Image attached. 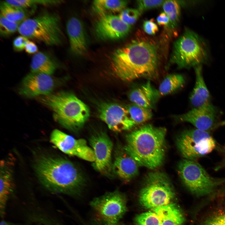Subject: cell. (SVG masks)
Wrapping results in <instances>:
<instances>
[{
	"mask_svg": "<svg viewBox=\"0 0 225 225\" xmlns=\"http://www.w3.org/2000/svg\"><path fill=\"white\" fill-rule=\"evenodd\" d=\"M176 145L184 159L197 161L212 151L216 142L210 132L195 128L182 132L177 138Z\"/></svg>",
	"mask_w": 225,
	"mask_h": 225,
	"instance_id": "obj_9",
	"label": "cell"
},
{
	"mask_svg": "<svg viewBox=\"0 0 225 225\" xmlns=\"http://www.w3.org/2000/svg\"><path fill=\"white\" fill-rule=\"evenodd\" d=\"M162 8L164 12L169 19L168 25L172 28H174L178 25L180 17L179 2L175 0H165L162 4Z\"/></svg>",
	"mask_w": 225,
	"mask_h": 225,
	"instance_id": "obj_28",
	"label": "cell"
},
{
	"mask_svg": "<svg viewBox=\"0 0 225 225\" xmlns=\"http://www.w3.org/2000/svg\"><path fill=\"white\" fill-rule=\"evenodd\" d=\"M50 141L59 150L70 155L74 156L88 161L94 162L93 149L83 139H76L57 129L51 133Z\"/></svg>",
	"mask_w": 225,
	"mask_h": 225,
	"instance_id": "obj_11",
	"label": "cell"
},
{
	"mask_svg": "<svg viewBox=\"0 0 225 225\" xmlns=\"http://www.w3.org/2000/svg\"><path fill=\"white\" fill-rule=\"evenodd\" d=\"M217 112L212 105L207 108H193L177 118L181 121L191 123L196 128L210 132L220 125L217 121Z\"/></svg>",
	"mask_w": 225,
	"mask_h": 225,
	"instance_id": "obj_16",
	"label": "cell"
},
{
	"mask_svg": "<svg viewBox=\"0 0 225 225\" xmlns=\"http://www.w3.org/2000/svg\"><path fill=\"white\" fill-rule=\"evenodd\" d=\"M185 79L179 74H172L167 76L160 83L158 89L159 96L172 93L180 89L184 85Z\"/></svg>",
	"mask_w": 225,
	"mask_h": 225,
	"instance_id": "obj_24",
	"label": "cell"
},
{
	"mask_svg": "<svg viewBox=\"0 0 225 225\" xmlns=\"http://www.w3.org/2000/svg\"><path fill=\"white\" fill-rule=\"evenodd\" d=\"M174 196V188L168 176L155 171L147 175L139 199L143 208L152 210L170 203Z\"/></svg>",
	"mask_w": 225,
	"mask_h": 225,
	"instance_id": "obj_8",
	"label": "cell"
},
{
	"mask_svg": "<svg viewBox=\"0 0 225 225\" xmlns=\"http://www.w3.org/2000/svg\"><path fill=\"white\" fill-rule=\"evenodd\" d=\"M151 210L157 215L161 225H182L184 222V215L175 204L170 203Z\"/></svg>",
	"mask_w": 225,
	"mask_h": 225,
	"instance_id": "obj_22",
	"label": "cell"
},
{
	"mask_svg": "<svg viewBox=\"0 0 225 225\" xmlns=\"http://www.w3.org/2000/svg\"><path fill=\"white\" fill-rule=\"evenodd\" d=\"M99 115L111 130L120 132L129 130L136 124L126 108L117 103H105L100 107Z\"/></svg>",
	"mask_w": 225,
	"mask_h": 225,
	"instance_id": "obj_14",
	"label": "cell"
},
{
	"mask_svg": "<svg viewBox=\"0 0 225 225\" xmlns=\"http://www.w3.org/2000/svg\"><path fill=\"white\" fill-rule=\"evenodd\" d=\"M111 64L115 74L125 81L155 78L158 66L156 46L147 38H138L116 50Z\"/></svg>",
	"mask_w": 225,
	"mask_h": 225,
	"instance_id": "obj_1",
	"label": "cell"
},
{
	"mask_svg": "<svg viewBox=\"0 0 225 225\" xmlns=\"http://www.w3.org/2000/svg\"><path fill=\"white\" fill-rule=\"evenodd\" d=\"M164 0H138L137 9L141 13L144 11L162 5Z\"/></svg>",
	"mask_w": 225,
	"mask_h": 225,
	"instance_id": "obj_32",
	"label": "cell"
},
{
	"mask_svg": "<svg viewBox=\"0 0 225 225\" xmlns=\"http://www.w3.org/2000/svg\"><path fill=\"white\" fill-rule=\"evenodd\" d=\"M26 52L29 54H35L37 53L38 48L35 43L29 41L27 44L25 48Z\"/></svg>",
	"mask_w": 225,
	"mask_h": 225,
	"instance_id": "obj_37",
	"label": "cell"
},
{
	"mask_svg": "<svg viewBox=\"0 0 225 225\" xmlns=\"http://www.w3.org/2000/svg\"><path fill=\"white\" fill-rule=\"evenodd\" d=\"M0 14L8 20L21 23L28 18L29 13L32 12L12 6L5 1L1 2Z\"/></svg>",
	"mask_w": 225,
	"mask_h": 225,
	"instance_id": "obj_26",
	"label": "cell"
},
{
	"mask_svg": "<svg viewBox=\"0 0 225 225\" xmlns=\"http://www.w3.org/2000/svg\"><path fill=\"white\" fill-rule=\"evenodd\" d=\"M203 225H225V212L220 213L212 217Z\"/></svg>",
	"mask_w": 225,
	"mask_h": 225,
	"instance_id": "obj_34",
	"label": "cell"
},
{
	"mask_svg": "<svg viewBox=\"0 0 225 225\" xmlns=\"http://www.w3.org/2000/svg\"><path fill=\"white\" fill-rule=\"evenodd\" d=\"M11 163L10 161L5 160L1 162L0 214L1 218H3L5 215L8 201L14 188Z\"/></svg>",
	"mask_w": 225,
	"mask_h": 225,
	"instance_id": "obj_19",
	"label": "cell"
},
{
	"mask_svg": "<svg viewBox=\"0 0 225 225\" xmlns=\"http://www.w3.org/2000/svg\"><path fill=\"white\" fill-rule=\"evenodd\" d=\"M130 26L123 22L118 16L108 14L101 16L96 22L95 31L103 39H116L124 37L129 32Z\"/></svg>",
	"mask_w": 225,
	"mask_h": 225,
	"instance_id": "obj_15",
	"label": "cell"
},
{
	"mask_svg": "<svg viewBox=\"0 0 225 225\" xmlns=\"http://www.w3.org/2000/svg\"><path fill=\"white\" fill-rule=\"evenodd\" d=\"M39 100L52 110L56 120L70 129L76 130L82 127L90 116L88 106L69 92L52 93L42 96Z\"/></svg>",
	"mask_w": 225,
	"mask_h": 225,
	"instance_id": "obj_4",
	"label": "cell"
},
{
	"mask_svg": "<svg viewBox=\"0 0 225 225\" xmlns=\"http://www.w3.org/2000/svg\"><path fill=\"white\" fill-rule=\"evenodd\" d=\"M18 31L28 39L48 46L59 45L63 39L60 17L54 12H45L26 19L20 24Z\"/></svg>",
	"mask_w": 225,
	"mask_h": 225,
	"instance_id": "obj_5",
	"label": "cell"
},
{
	"mask_svg": "<svg viewBox=\"0 0 225 225\" xmlns=\"http://www.w3.org/2000/svg\"><path fill=\"white\" fill-rule=\"evenodd\" d=\"M20 24L10 21L0 14V36L5 37L13 34L18 30Z\"/></svg>",
	"mask_w": 225,
	"mask_h": 225,
	"instance_id": "obj_30",
	"label": "cell"
},
{
	"mask_svg": "<svg viewBox=\"0 0 225 225\" xmlns=\"http://www.w3.org/2000/svg\"><path fill=\"white\" fill-rule=\"evenodd\" d=\"M166 133L165 128L145 125L126 135L123 149L138 165L155 169L164 160Z\"/></svg>",
	"mask_w": 225,
	"mask_h": 225,
	"instance_id": "obj_2",
	"label": "cell"
},
{
	"mask_svg": "<svg viewBox=\"0 0 225 225\" xmlns=\"http://www.w3.org/2000/svg\"><path fill=\"white\" fill-rule=\"evenodd\" d=\"M143 28L144 32L150 35L155 34L158 31V27L153 19L145 21L143 23Z\"/></svg>",
	"mask_w": 225,
	"mask_h": 225,
	"instance_id": "obj_35",
	"label": "cell"
},
{
	"mask_svg": "<svg viewBox=\"0 0 225 225\" xmlns=\"http://www.w3.org/2000/svg\"><path fill=\"white\" fill-rule=\"evenodd\" d=\"M128 2L125 0H95L93 2L95 11L101 16L120 12L125 9Z\"/></svg>",
	"mask_w": 225,
	"mask_h": 225,
	"instance_id": "obj_25",
	"label": "cell"
},
{
	"mask_svg": "<svg viewBox=\"0 0 225 225\" xmlns=\"http://www.w3.org/2000/svg\"><path fill=\"white\" fill-rule=\"evenodd\" d=\"M90 204L104 225H115L127 210L125 196L116 190L93 199Z\"/></svg>",
	"mask_w": 225,
	"mask_h": 225,
	"instance_id": "obj_10",
	"label": "cell"
},
{
	"mask_svg": "<svg viewBox=\"0 0 225 225\" xmlns=\"http://www.w3.org/2000/svg\"><path fill=\"white\" fill-rule=\"evenodd\" d=\"M115 225H119V224H117Z\"/></svg>",
	"mask_w": 225,
	"mask_h": 225,
	"instance_id": "obj_41",
	"label": "cell"
},
{
	"mask_svg": "<svg viewBox=\"0 0 225 225\" xmlns=\"http://www.w3.org/2000/svg\"><path fill=\"white\" fill-rule=\"evenodd\" d=\"M66 26L70 51L75 55H83L87 51L88 42L82 22L78 18L72 17L68 20Z\"/></svg>",
	"mask_w": 225,
	"mask_h": 225,
	"instance_id": "obj_17",
	"label": "cell"
},
{
	"mask_svg": "<svg viewBox=\"0 0 225 225\" xmlns=\"http://www.w3.org/2000/svg\"><path fill=\"white\" fill-rule=\"evenodd\" d=\"M131 118L135 124H138L151 119L152 116L151 109L132 103L126 108Z\"/></svg>",
	"mask_w": 225,
	"mask_h": 225,
	"instance_id": "obj_27",
	"label": "cell"
},
{
	"mask_svg": "<svg viewBox=\"0 0 225 225\" xmlns=\"http://www.w3.org/2000/svg\"><path fill=\"white\" fill-rule=\"evenodd\" d=\"M31 72L52 75L56 70L57 64L48 53L38 52L32 56L30 64Z\"/></svg>",
	"mask_w": 225,
	"mask_h": 225,
	"instance_id": "obj_23",
	"label": "cell"
},
{
	"mask_svg": "<svg viewBox=\"0 0 225 225\" xmlns=\"http://www.w3.org/2000/svg\"><path fill=\"white\" fill-rule=\"evenodd\" d=\"M141 14L137 9L125 8L118 16L123 22L131 26L136 22Z\"/></svg>",
	"mask_w": 225,
	"mask_h": 225,
	"instance_id": "obj_31",
	"label": "cell"
},
{
	"mask_svg": "<svg viewBox=\"0 0 225 225\" xmlns=\"http://www.w3.org/2000/svg\"><path fill=\"white\" fill-rule=\"evenodd\" d=\"M56 85L51 75L31 72L22 79L18 91L20 95L28 98L47 96L52 93Z\"/></svg>",
	"mask_w": 225,
	"mask_h": 225,
	"instance_id": "obj_13",
	"label": "cell"
},
{
	"mask_svg": "<svg viewBox=\"0 0 225 225\" xmlns=\"http://www.w3.org/2000/svg\"><path fill=\"white\" fill-rule=\"evenodd\" d=\"M178 172L185 187L198 196L209 194L225 183V178L212 177L197 161L182 159L178 164Z\"/></svg>",
	"mask_w": 225,
	"mask_h": 225,
	"instance_id": "obj_7",
	"label": "cell"
},
{
	"mask_svg": "<svg viewBox=\"0 0 225 225\" xmlns=\"http://www.w3.org/2000/svg\"><path fill=\"white\" fill-rule=\"evenodd\" d=\"M135 222L137 225H161L158 216L152 210L137 216Z\"/></svg>",
	"mask_w": 225,
	"mask_h": 225,
	"instance_id": "obj_29",
	"label": "cell"
},
{
	"mask_svg": "<svg viewBox=\"0 0 225 225\" xmlns=\"http://www.w3.org/2000/svg\"><path fill=\"white\" fill-rule=\"evenodd\" d=\"M222 168H225V155L221 162L215 168V170H218Z\"/></svg>",
	"mask_w": 225,
	"mask_h": 225,
	"instance_id": "obj_38",
	"label": "cell"
},
{
	"mask_svg": "<svg viewBox=\"0 0 225 225\" xmlns=\"http://www.w3.org/2000/svg\"><path fill=\"white\" fill-rule=\"evenodd\" d=\"M29 41L27 37L21 35L16 37L13 42V47L17 52H20L25 49L26 45Z\"/></svg>",
	"mask_w": 225,
	"mask_h": 225,
	"instance_id": "obj_33",
	"label": "cell"
},
{
	"mask_svg": "<svg viewBox=\"0 0 225 225\" xmlns=\"http://www.w3.org/2000/svg\"><path fill=\"white\" fill-rule=\"evenodd\" d=\"M0 225H18V224H17L13 222H12L7 221L4 220H2L1 222Z\"/></svg>",
	"mask_w": 225,
	"mask_h": 225,
	"instance_id": "obj_39",
	"label": "cell"
},
{
	"mask_svg": "<svg viewBox=\"0 0 225 225\" xmlns=\"http://www.w3.org/2000/svg\"><path fill=\"white\" fill-rule=\"evenodd\" d=\"M159 97L158 90L153 87L150 81L133 89L128 95L132 103L151 109Z\"/></svg>",
	"mask_w": 225,
	"mask_h": 225,
	"instance_id": "obj_20",
	"label": "cell"
},
{
	"mask_svg": "<svg viewBox=\"0 0 225 225\" xmlns=\"http://www.w3.org/2000/svg\"><path fill=\"white\" fill-rule=\"evenodd\" d=\"M46 225H56L55 224H53L52 222H49L46 223Z\"/></svg>",
	"mask_w": 225,
	"mask_h": 225,
	"instance_id": "obj_40",
	"label": "cell"
},
{
	"mask_svg": "<svg viewBox=\"0 0 225 225\" xmlns=\"http://www.w3.org/2000/svg\"><path fill=\"white\" fill-rule=\"evenodd\" d=\"M195 83L190 97L193 108H207L213 105L211 102L210 92L204 82L202 75V66L195 67Z\"/></svg>",
	"mask_w": 225,
	"mask_h": 225,
	"instance_id": "obj_18",
	"label": "cell"
},
{
	"mask_svg": "<svg viewBox=\"0 0 225 225\" xmlns=\"http://www.w3.org/2000/svg\"><path fill=\"white\" fill-rule=\"evenodd\" d=\"M158 24L160 25L168 26L169 23V19L164 12L161 13L157 18Z\"/></svg>",
	"mask_w": 225,
	"mask_h": 225,
	"instance_id": "obj_36",
	"label": "cell"
},
{
	"mask_svg": "<svg viewBox=\"0 0 225 225\" xmlns=\"http://www.w3.org/2000/svg\"><path fill=\"white\" fill-rule=\"evenodd\" d=\"M205 42L197 34L186 30L174 42L171 62L180 68L201 65L208 60Z\"/></svg>",
	"mask_w": 225,
	"mask_h": 225,
	"instance_id": "obj_6",
	"label": "cell"
},
{
	"mask_svg": "<svg viewBox=\"0 0 225 225\" xmlns=\"http://www.w3.org/2000/svg\"><path fill=\"white\" fill-rule=\"evenodd\" d=\"M89 141L95 155L93 165L95 169L104 175H110L112 172L111 140L106 133L100 131L93 134Z\"/></svg>",
	"mask_w": 225,
	"mask_h": 225,
	"instance_id": "obj_12",
	"label": "cell"
},
{
	"mask_svg": "<svg viewBox=\"0 0 225 225\" xmlns=\"http://www.w3.org/2000/svg\"><path fill=\"white\" fill-rule=\"evenodd\" d=\"M36 170L42 184L55 193L77 194L84 183L77 168L70 161L62 158L42 157L38 161Z\"/></svg>",
	"mask_w": 225,
	"mask_h": 225,
	"instance_id": "obj_3",
	"label": "cell"
},
{
	"mask_svg": "<svg viewBox=\"0 0 225 225\" xmlns=\"http://www.w3.org/2000/svg\"><path fill=\"white\" fill-rule=\"evenodd\" d=\"M116 157L112 165V172L123 180L129 181L138 175V165L123 149Z\"/></svg>",
	"mask_w": 225,
	"mask_h": 225,
	"instance_id": "obj_21",
	"label": "cell"
}]
</instances>
